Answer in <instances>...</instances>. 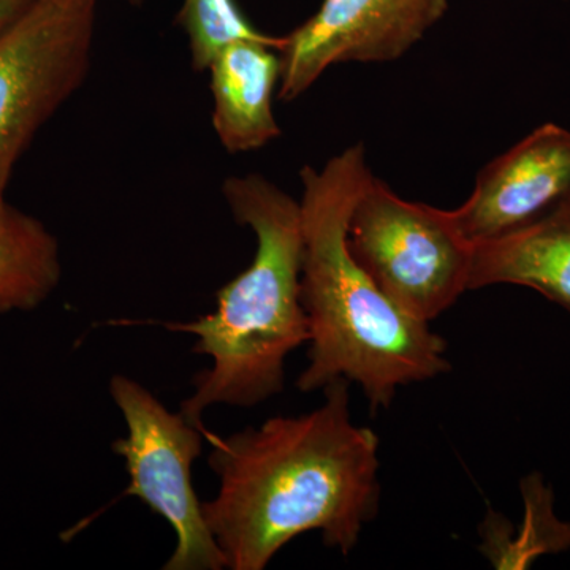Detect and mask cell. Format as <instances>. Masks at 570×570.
Returning <instances> with one entry per match:
<instances>
[{
	"mask_svg": "<svg viewBox=\"0 0 570 570\" xmlns=\"http://www.w3.org/2000/svg\"><path fill=\"white\" fill-rule=\"evenodd\" d=\"M347 379L322 406L277 415L228 438L206 433L219 491L202 502L206 527L230 570H264L288 542L318 531L351 553L381 508L379 438L352 422Z\"/></svg>",
	"mask_w": 570,
	"mask_h": 570,
	"instance_id": "cell-1",
	"label": "cell"
},
{
	"mask_svg": "<svg viewBox=\"0 0 570 570\" xmlns=\"http://www.w3.org/2000/svg\"><path fill=\"white\" fill-rule=\"evenodd\" d=\"M371 176L363 142L322 168L306 165L299 171V295L309 324V365L296 387L316 392L347 379L362 387L376 414L392 406L401 387L452 366L444 337L393 305L348 250V217Z\"/></svg>",
	"mask_w": 570,
	"mask_h": 570,
	"instance_id": "cell-2",
	"label": "cell"
},
{
	"mask_svg": "<svg viewBox=\"0 0 570 570\" xmlns=\"http://www.w3.org/2000/svg\"><path fill=\"white\" fill-rule=\"evenodd\" d=\"M223 195L236 223L257 238L253 264L217 291V306L193 322H165L197 337L193 351L213 360L195 374L181 412L204 426L212 406L253 407L284 390L285 360L309 341L299 295V202L262 175L230 176Z\"/></svg>",
	"mask_w": 570,
	"mask_h": 570,
	"instance_id": "cell-3",
	"label": "cell"
},
{
	"mask_svg": "<svg viewBox=\"0 0 570 570\" xmlns=\"http://www.w3.org/2000/svg\"><path fill=\"white\" fill-rule=\"evenodd\" d=\"M347 245L379 291L425 324L469 291L474 245L450 209L404 200L374 175L348 217Z\"/></svg>",
	"mask_w": 570,
	"mask_h": 570,
	"instance_id": "cell-4",
	"label": "cell"
},
{
	"mask_svg": "<svg viewBox=\"0 0 570 570\" xmlns=\"http://www.w3.org/2000/svg\"><path fill=\"white\" fill-rule=\"evenodd\" d=\"M97 0H33L0 31V197L22 154L91 70Z\"/></svg>",
	"mask_w": 570,
	"mask_h": 570,
	"instance_id": "cell-5",
	"label": "cell"
},
{
	"mask_svg": "<svg viewBox=\"0 0 570 570\" xmlns=\"http://www.w3.org/2000/svg\"><path fill=\"white\" fill-rule=\"evenodd\" d=\"M110 395L127 426L126 436L111 445L130 475L124 497L140 499L175 531L176 547L164 570L227 569L193 483L208 430L194 425L181 411H168L132 377L115 374Z\"/></svg>",
	"mask_w": 570,
	"mask_h": 570,
	"instance_id": "cell-6",
	"label": "cell"
},
{
	"mask_svg": "<svg viewBox=\"0 0 570 570\" xmlns=\"http://www.w3.org/2000/svg\"><path fill=\"white\" fill-rule=\"evenodd\" d=\"M448 9L449 0H324L281 41L279 99H298L336 63L396 61Z\"/></svg>",
	"mask_w": 570,
	"mask_h": 570,
	"instance_id": "cell-7",
	"label": "cell"
},
{
	"mask_svg": "<svg viewBox=\"0 0 570 570\" xmlns=\"http://www.w3.org/2000/svg\"><path fill=\"white\" fill-rule=\"evenodd\" d=\"M570 197V130L547 122L479 171L474 190L450 209L472 245L527 227Z\"/></svg>",
	"mask_w": 570,
	"mask_h": 570,
	"instance_id": "cell-8",
	"label": "cell"
},
{
	"mask_svg": "<svg viewBox=\"0 0 570 570\" xmlns=\"http://www.w3.org/2000/svg\"><path fill=\"white\" fill-rule=\"evenodd\" d=\"M281 41H234L209 63L213 127L225 151H255L279 137L273 96L283 69Z\"/></svg>",
	"mask_w": 570,
	"mask_h": 570,
	"instance_id": "cell-9",
	"label": "cell"
},
{
	"mask_svg": "<svg viewBox=\"0 0 570 570\" xmlns=\"http://www.w3.org/2000/svg\"><path fill=\"white\" fill-rule=\"evenodd\" d=\"M532 288L570 314V197L512 234L474 245L469 291Z\"/></svg>",
	"mask_w": 570,
	"mask_h": 570,
	"instance_id": "cell-10",
	"label": "cell"
},
{
	"mask_svg": "<svg viewBox=\"0 0 570 570\" xmlns=\"http://www.w3.org/2000/svg\"><path fill=\"white\" fill-rule=\"evenodd\" d=\"M59 242L37 217L0 197V314L31 313L59 287Z\"/></svg>",
	"mask_w": 570,
	"mask_h": 570,
	"instance_id": "cell-11",
	"label": "cell"
},
{
	"mask_svg": "<svg viewBox=\"0 0 570 570\" xmlns=\"http://www.w3.org/2000/svg\"><path fill=\"white\" fill-rule=\"evenodd\" d=\"M527 519L515 538L480 531V551L497 569H527L540 554L570 549V523L553 512V491L539 472L521 480Z\"/></svg>",
	"mask_w": 570,
	"mask_h": 570,
	"instance_id": "cell-12",
	"label": "cell"
},
{
	"mask_svg": "<svg viewBox=\"0 0 570 570\" xmlns=\"http://www.w3.org/2000/svg\"><path fill=\"white\" fill-rule=\"evenodd\" d=\"M178 24L189 40L194 70L206 71L214 56L239 40L272 41L243 17L235 0H184Z\"/></svg>",
	"mask_w": 570,
	"mask_h": 570,
	"instance_id": "cell-13",
	"label": "cell"
},
{
	"mask_svg": "<svg viewBox=\"0 0 570 570\" xmlns=\"http://www.w3.org/2000/svg\"><path fill=\"white\" fill-rule=\"evenodd\" d=\"M33 0H0V31L28 9Z\"/></svg>",
	"mask_w": 570,
	"mask_h": 570,
	"instance_id": "cell-14",
	"label": "cell"
},
{
	"mask_svg": "<svg viewBox=\"0 0 570 570\" xmlns=\"http://www.w3.org/2000/svg\"><path fill=\"white\" fill-rule=\"evenodd\" d=\"M129 3H134V6H138V3L145 2V0H127Z\"/></svg>",
	"mask_w": 570,
	"mask_h": 570,
	"instance_id": "cell-15",
	"label": "cell"
}]
</instances>
